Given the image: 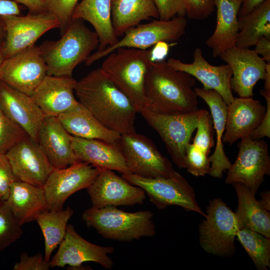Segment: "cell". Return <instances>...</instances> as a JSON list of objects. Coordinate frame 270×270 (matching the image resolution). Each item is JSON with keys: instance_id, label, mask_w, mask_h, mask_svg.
<instances>
[{"instance_id": "1", "label": "cell", "mask_w": 270, "mask_h": 270, "mask_svg": "<svg viewBox=\"0 0 270 270\" xmlns=\"http://www.w3.org/2000/svg\"><path fill=\"white\" fill-rule=\"evenodd\" d=\"M74 92L79 102L108 128L120 134L136 132L138 112L100 68L76 81Z\"/></svg>"}, {"instance_id": "2", "label": "cell", "mask_w": 270, "mask_h": 270, "mask_svg": "<svg viewBox=\"0 0 270 270\" xmlns=\"http://www.w3.org/2000/svg\"><path fill=\"white\" fill-rule=\"evenodd\" d=\"M196 80L170 67L164 60L152 62L147 70L144 92L147 108L158 114H180L198 111Z\"/></svg>"}, {"instance_id": "3", "label": "cell", "mask_w": 270, "mask_h": 270, "mask_svg": "<svg viewBox=\"0 0 270 270\" xmlns=\"http://www.w3.org/2000/svg\"><path fill=\"white\" fill-rule=\"evenodd\" d=\"M62 36L59 40L46 41L39 47L48 75L72 77L75 68L98 48V38L80 19L72 20Z\"/></svg>"}, {"instance_id": "4", "label": "cell", "mask_w": 270, "mask_h": 270, "mask_svg": "<svg viewBox=\"0 0 270 270\" xmlns=\"http://www.w3.org/2000/svg\"><path fill=\"white\" fill-rule=\"evenodd\" d=\"M100 68L126 95L138 113L147 108L146 74L152 62L151 50L122 48L109 54Z\"/></svg>"}, {"instance_id": "5", "label": "cell", "mask_w": 270, "mask_h": 270, "mask_svg": "<svg viewBox=\"0 0 270 270\" xmlns=\"http://www.w3.org/2000/svg\"><path fill=\"white\" fill-rule=\"evenodd\" d=\"M150 210L126 212L116 206L102 208L92 206L82 214L86 226L94 228L103 238L120 242H130L156 234Z\"/></svg>"}, {"instance_id": "6", "label": "cell", "mask_w": 270, "mask_h": 270, "mask_svg": "<svg viewBox=\"0 0 270 270\" xmlns=\"http://www.w3.org/2000/svg\"><path fill=\"white\" fill-rule=\"evenodd\" d=\"M204 219L199 225V240L206 252L222 257L232 256L234 240L240 229L234 212L220 198L210 200Z\"/></svg>"}, {"instance_id": "7", "label": "cell", "mask_w": 270, "mask_h": 270, "mask_svg": "<svg viewBox=\"0 0 270 270\" xmlns=\"http://www.w3.org/2000/svg\"><path fill=\"white\" fill-rule=\"evenodd\" d=\"M187 23L184 16H176L168 20L158 19L138 24L126 30L122 38L115 44L90 54L85 62L86 64L91 65L119 48L147 50L160 42L173 43L185 34Z\"/></svg>"}, {"instance_id": "8", "label": "cell", "mask_w": 270, "mask_h": 270, "mask_svg": "<svg viewBox=\"0 0 270 270\" xmlns=\"http://www.w3.org/2000/svg\"><path fill=\"white\" fill-rule=\"evenodd\" d=\"M122 176L132 184L141 188L150 202L159 210L178 206L204 217L206 216L198 204L192 187L178 172L169 178H147L132 173L122 174Z\"/></svg>"}, {"instance_id": "9", "label": "cell", "mask_w": 270, "mask_h": 270, "mask_svg": "<svg viewBox=\"0 0 270 270\" xmlns=\"http://www.w3.org/2000/svg\"><path fill=\"white\" fill-rule=\"evenodd\" d=\"M130 172L147 178H169L176 172L152 142L136 132L121 134L117 142Z\"/></svg>"}, {"instance_id": "10", "label": "cell", "mask_w": 270, "mask_h": 270, "mask_svg": "<svg viewBox=\"0 0 270 270\" xmlns=\"http://www.w3.org/2000/svg\"><path fill=\"white\" fill-rule=\"evenodd\" d=\"M197 112L169 115L156 113L146 108L140 113L158 134L179 168H185L186 148L196 128Z\"/></svg>"}, {"instance_id": "11", "label": "cell", "mask_w": 270, "mask_h": 270, "mask_svg": "<svg viewBox=\"0 0 270 270\" xmlns=\"http://www.w3.org/2000/svg\"><path fill=\"white\" fill-rule=\"evenodd\" d=\"M238 148L237 158L228 170L225 183L242 184L256 195L264 176L270 174L268 144L264 140L248 137L240 139Z\"/></svg>"}, {"instance_id": "12", "label": "cell", "mask_w": 270, "mask_h": 270, "mask_svg": "<svg viewBox=\"0 0 270 270\" xmlns=\"http://www.w3.org/2000/svg\"><path fill=\"white\" fill-rule=\"evenodd\" d=\"M6 30L2 55L4 59L35 44L48 31L60 26L56 18L48 12H29L26 16H1Z\"/></svg>"}, {"instance_id": "13", "label": "cell", "mask_w": 270, "mask_h": 270, "mask_svg": "<svg viewBox=\"0 0 270 270\" xmlns=\"http://www.w3.org/2000/svg\"><path fill=\"white\" fill-rule=\"evenodd\" d=\"M47 71L39 46L34 44L4 59L0 80L31 96L47 75Z\"/></svg>"}, {"instance_id": "14", "label": "cell", "mask_w": 270, "mask_h": 270, "mask_svg": "<svg viewBox=\"0 0 270 270\" xmlns=\"http://www.w3.org/2000/svg\"><path fill=\"white\" fill-rule=\"evenodd\" d=\"M100 169L78 162L62 168H54L42 186L48 210H58L72 194L87 188Z\"/></svg>"}, {"instance_id": "15", "label": "cell", "mask_w": 270, "mask_h": 270, "mask_svg": "<svg viewBox=\"0 0 270 270\" xmlns=\"http://www.w3.org/2000/svg\"><path fill=\"white\" fill-rule=\"evenodd\" d=\"M86 189L92 206L98 208L142 204L146 198L141 188L108 169H100Z\"/></svg>"}, {"instance_id": "16", "label": "cell", "mask_w": 270, "mask_h": 270, "mask_svg": "<svg viewBox=\"0 0 270 270\" xmlns=\"http://www.w3.org/2000/svg\"><path fill=\"white\" fill-rule=\"evenodd\" d=\"M114 250L113 246H101L88 241L76 232L73 225L68 224L58 250L48 263L50 268H64L66 265L79 268L84 262H92L109 270L114 266L109 255Z\"/></svg>"}, {"instance_id": "17", "label": "cell", "mask_w": 270, "mask_h": 270, "mask_svg": "<svg viewBox=\"0 0 270 270\" xmlns=\"http://www.w3.org/2000/svg\"><path fill=\"white\" fill-rule=\"evenodd\" d=\"M13 172L20 181L42 187L54 169L38 142L28 136L6 154Z\"/></svg>"}, {"instance_id": "18", "label": "cell", "mask_w": 270, "mask_h": 270, "mask_svg": "<svg viewBox=\"0 0 270 270\" xmlns=\"http://www.w3.org/2000/svg\"><path fill=\"white\" fill-rule=\"evenodd\" d=\"M230 67V88L240 97H252L254 86L266 75V62L254 50L236 46L220 56Z\"/></svg>"}, {"instance_id": "19", "label": "cell", "mask_w": 270, "mask_h": 270, "mask_svg": "<svg viewBox=\"0 0 270 270\" xmlns=\"http://www.w3.org/2000/svg\"><path fill=\"white\" fill-rule=\"evenodd\" d=\"M193 58V62L190 64L173 58H169L166 62L174 69L186 72L198 80L204 88L217 92L228 105L234 98L230 88L232 72L230 66L210 64L204 57L200 48H195Z\"/></svg>"}, {"instance_id": "20", "label": "cell", "mask_w": 270, "mask_h": 270, "mask_svg": "<svg viewBox=\"0 0 270 270\" xmlns=\"http://www.w3.org/2000/svg\"><path fill=\"white\" fill-rule=\"evenodd\" d=\"M0 106L10 120L38 142L45 116L31 96L0 80Z\"/></svg>"}, {"instance_id": "21", "label": "cell", "mask_w": 270, "mask_h": 270, "mask_svg": "<svg viewBox=\"0 0 270 270\" xmlns=\"http://www.w3.org/2000/svg\"><path fill=\"white\" fill-rule=\"evenodd\" d=\"M72 77L46 75L31 96L45 117H56L79 104L74 96Z\"/></svg>"}, {"instance_id": "22", "label": "cell", "mask_w": 270, "mask_h": 270, "mask_svg": "<svg viewBox=\"0 0 270 270\" xmlns=\"http://www.w3.org/2000/svg\"><path fill=\"white\" fill-rule=\"evenodd\" d=\"M266 112V107L252 97L234 98L227 106L223 143L232 144L249 137L260 124Z\"/></svg>"}, {"instance_id": "23", "label": "cell", "mask_w": 270, "mask_h": 270, "mask_svg": "<svg viewBox=\"0 0 270 270\" xmlns=\"http://www.w3.org/2000/svg\"><path fill=\"white\" fill-rule=\"evenodd\" d=\"M72 136L56 117H45L38 142L54 168H62L80 162L72 144Z\"/></svg>"}, {"instance_id": "24", "label": "cell", "mask_w": 270, "mask_h": 270, "mask_svg": "<svg viewBox=\"0 0 270 270\" xmlns=\"http://www.w3.org/2000/svg\"><path fill=\"white\" fill-rule=\"evenodd\" d=\"M72 144L80 162L100 169L116 170L122 174L131 173L117 143L72 136Z\"/></svg>"}, {"instance_id": "25", "label": "cell", "mask_w": 270, "mask_h": 270, "mask_svg": "<svg viewBox=\"0 0 270 270\" xmlns=\"http://www.w3.org/2000/svg\"><path fill=\"white\" fill-rule=\"evenodd\" d=\"M194 90L197 96L202 98L209 106L216 132V148L212 155L208 157L211 166L208 174L215 178H222L223 172L228 170L232 164L225 154L222 144L228 105L222 96L214 90L197 87H194Z\"/></svg>"}, {"instance_id": "26", "label": "cell", "mask_w": 270, "mask_h": 270, "mask_svg": "<svg viewBox=\"0 0 270 270\" xmlns=\"http://www.w3.org/2000/svg\"><path fill=\"white\" fill-rule=\"evenodd\" d=\"M243 0H214L216 22L213 34L206 40V46L216 58L236 46L238 34V14Z\"/></svg>"}, {"instance_id": "27", "label": "cell", "mask_w": 270, "mask_h": 270, "mask_svg": "<svg viewBox=\"0 0 270 270\" xmlns=\"http://www.w3.org/2000/svg\"><path fill=\"white\" fill-rule=\"evenodd\" d=\"M6 202L21 226L48 210L43 188L19 180L12 184Z\"/></svg>"}, {"instance_id": "28", "label": "cell", "mask_w": 270, "mask_h": 270, "mask_svg": "<svg viewBox=\"0 0 270 270\" xmlns=\"http://www.w3.org/2000/svg\"><path fill=\"white\" fill-rule=\"evenodd\" d=\"M111 2L112 0H82L72 13V20H86L94 27L99 40L98 52L112 46L119 40L112 26Z\"/></svg>"}, {"instance_id": "29", "label": "cell", "mask_w": 270, "mask_h": 270, "mask_svg": "<svg viewBox=\"0 0 270 270\" xmlns=\"http://www.w3.org/2000/svg\"><path fill=\"white\" fill-rule=\"evenodd\" d=\"M57 118L66 130L74 136L116 144L120 136V133L102 124L80 102Z\"/></svg>"}, {"instance_id": "30", "label": "cell", "mask_w": 270, "mask_h": 270, "mask_svg": "<svg viewBox=\"0 0 270 270\" xmlns=\"http://www.w3.org/2000/svg\"><path fill=\"white\" fill-rule=\"evenodd\" d=\"M238 206L234 212L240 228L249 229L270 238V213L260 204L249 188L240 183L232 184Z\"/></svg>"}, {"instance_id": "31", "label": "cell", "mask_w": 270, "mask_h": 270, "mask_svg": "<svg viewBox=\"0 0 270 270\" xmlns=\"http://www.w3.org/2000/svg\"><path fill=\"white\" fill-rule=\"evenodd\" d=\"M111 14L113 28L118 37L144 20L150 18L159 19L153 0H112Z\"/></svg>"}, {"instance_id": "32", "label": "cell", "mask_w": 270, "mask_h": 270, "mask_svg": "<svg viewBox=\"0 0 270 270\" xmlns=\"http://www.w3.org/2000/svg\"><path fill=\"white\" fill-rule=\"evenodd\" d=\"M236 46L250 48L262 36L270 38V0H264L248 14L238 17Z\"/></svg>"}, {"instance_id": "33", "label": "cell", "mask_w": 270, "mask_h": 270, "mask_svg": "<svg viewBox=\"0 0 270 270\" xmlns=\"http://www.w3.org/2000/svg\"><path fill=\"white\" fill-rule=\"evenodd\" d=\"M74 212L70 206L58 210H45L36 219L44 240V260L49 262L53 251L63 240L68 222Z\"/></svg>"}, {"instance_id": "34", "label": "cell", "mask_w": 270, "mask_h": 270, "mask_svg": "<svg viewBox=\"0 0 270 270\" xmlns=\"http://www.w3.org/2000/svg\"><path fill=\"white\" fill-rule=\"evenodd\" d=\"M258 270L270 267V238L254 230L241 228L236 236Z\"/></svg>"}, {"instance_id": "35", "label": "cell", "mask_w": 270, "mask_h": 270, "mask_svg": "<svg viewBox=\"0 0 270 270\" xmlns=\"http://www.w3.org/2000/svg\"><path fill=\"white\" fill-rule=\"evenodd\" d=\"M6 202L0 205V252L18 240L23 230Z\"/></svg>"}, {"instance_id": "36", "label": "cell", "mask_w": 270, "mask_h": 270, "mask_svg": "<svg viewBox=\"0 0 270 270\" xmlns=\"http://www.w3.org/2000/svg\"><path fill=\"white\" fill-rule=\"evenodd\" d=\"M197 118L196 132L192 144L208 154L214 144L212 116L206 110H198Z\"/></svg>"}, {"instance_id": "37", "label": "cell", "mask_w": 270, "mask_h": 270, "mask_svg": "<svg viewBox=\"0 0 270 270\" xmlns=\"http://www.w3.org/2000/svg\"><path fill=\"white\" fill-rule=\"evenodd\" d=\"M27 136L0 106V153L5 154L16 144Z\"/></svg>"}, {"instance_id": "38", "label": "cell", "mask_w": 270, "mask_h": 270, "mask_svg": "<svg viewBox=\"0 0 270 270\" xmlns=\"http://www.w3.org/2000/svg\"><path fill=\"white\" fill-rule=\"evenodd\" d=\"M208 155L193 144L189 143L186 148L185 168L196 176H203L208 174L210 162Z\"/></svg>"}, {"instance_id": "39", "label": "cell", "mask_w": 270, "mask_h": 270, "mask_svg": "<svg viewBox=\"0 0 270 270\" xmlns=\"http://www.w3.org/2000/svg\"><path fill=\"white\" fill-rule=\"evenodd\" d=\"M79 0H46V10L58 20L62 35L72 21L73 12Z\"/></svg>"}, {"instance_id": "40", "label": "cell", "mask_w": 270, "mask_h": 270, "mask_svg": "<svg viewBox=\"0 0 270 270\" xmlns=\"http://www.w3.org/2000/svg\"><path fill=\"white\" fill-rule=\"evenodd\" d=\"M188 18L203 20L208 18L215 8L214 0H183Z\"/></svg>"}, {"instance_id": "41", "label": "cell", "mask_w": 270, "mask_h": 270, "mask_svg": "<svg viewBox=\"0 0 270 270\" xmlns=\"http://www.w3.org/2000/svg\"><path fill=\"white\" fill-rule=\"evenodd\" d=\"M159 14V19L168 20L173 18L186 15L183 0H153Z\"/></svg>"}, {"instance_id": "42", "label": "cell", "mask_w": 270, "mask_h": 270, "mask_svg": "<svg viewBox=\"0 0 270 270\" xmlns=\"http://www.w3.org/2000/svg\"><path fill=\"white\" fill-rule=\"evenodd\" d=\"M18 180L14 174L5 154L0 153V200L6 202L8 196L10 186Z\"/></svg>"}, {"instance_id": "43", "label": "cell", "mask_w": 270, "mask_h": 270, "mask_svg": "<svg viewBox=\"0 0 270 270\" xmlns=\"http://www.w3.org/2000/svg\"><path fill=\"white\" fill-rule=\"evenodd\" d=\"M50 268L48 262L40 252L29 256L24 252L20 254V261L13 267L14 270H48Z\"/></svg>"}, {"instance_id": "44", "label": "cell", "mask_w": 270, "mask_h": 270, "mask_svg": "<svg viewBox=\"0 0 270 270\" xmlns=\"http://www.w3.org/2000/svg\"><path fill=\"white\" fill-rule=\"evenodd\" d=\"M260 92L266 99V107L265 116L260 124L249 136L255 140L262 139L264 137H270V93L262 91Z\"/></svg>"}, {"instance_id": "45", "label": "cell", "mask_w": 270, "mask_h": 270, "mask_svg": "<svg viewBox=\"0 0 270 270\" xmlns=\"http://www.w3.org/2000/svg\"><path fill=\"white\" fill-rule=\"evenodd\" d=\"M254 50L266 62H270V38L262 36L255 44Z\"/></svg>"}, {"instance_id": "46", "label": "cell", "mask_w": 270, "mask_h": 270, "mask_svg": "<svg viewBox=\"0 0 270 270\" xmlns=\"http://www.w3.org/2000/svg\"><path fill=\"white\" fill-rule=\"evenodd\" d=\"M20 8L12 0H0V16L7 15H20Z\"/></svg>"}, {"instance_id": "47", "label": "cell", "mask_w": 270, "mask_h": 270, "mask_svg": "<svg viewBox=\"0 0 270 270\" xmlns=\"http://www.w3.org/2000/svg\"><path fill=\"white\" fill-rule=\"evenodd\" d=\"M169 50V45L165 42H160L153 46L151 49L152 62L160 61L167 56Z\"/></svg>"}, {"instance_id": "48", "label": "cell", "mask_w": 270, "mask_h": 270, "mask_svg": "<svg viewBox=\"0 0 270 270\" xmlns=\"http://www.w3.org/2000/svg\"><path fill=\"white\" fill-rule=\"evenodd\" d=\"M26 6L31 13H39L46 10V0H12Z\"/></svg>"}, {"instance_id": "49", "label": "cell", "mask_w": 270, "mask_h": 270, "mask_svg": "<svg viewBox=\"0 0 270 270\" xmlns=\"http://www.w3.org/2000/svg\"><path fill=\"white\" fill-rule=\"evenodd\" d=\"M264 0H243L240 9L238 17L243 16L250 12Z\"/></svg>"}, {"instance_id": "50", "label": "cell", "mask_w": 270, "mask_h": 270, "mask_svg": "<svg viewBox=\"0 0 270 270\" xmlns=\"http://www.w3.org/2000/svg\"><path fill=\"white\" fill-rule=\"evenodd\" d=\"M261 198L258 200L260 204L265 210H270V192L269 190L260 193Z\"/></svg>"}, {"instance_id": "51", "label": "cell", "mask_w": 270, "mask_h": 270, "mask_svg": "<svg viewBox=\"0 0 270 270\" xmlns=\"http://www.w3.org/2000/svg\"><path fill=\"white\" fill-rule=\"evenodd\" d=\"M6 38V30L5 25L1 16H0V55L2 54V50Z\"/></svg>"}, {"instance_id": "52", "label": "cell", "mask_w": 270, "mask_h": 270, "mask_svg": "<svg viewBox=\"0 0 270 270\" xmlns=\"http://www.w3.org/2000/svg\"><path fill=\"white\" fill-rule=\"evenodd\" d=\"M4 60V58L2 57V55L0 54V69L2 67V65Z\"/></svg>"}, {"instance_id": "53", "label": "cell", "mask_w": 270, "mask_h": 270, "mask_svg": "<svg viewBox=\"0 0 270 270\" xmlns=\"http://www.w3.org/2000/svg\"><path fill=\"white\" fill-rule=\"evenodd\" d=\"M2 202L0 200V205L2 204V202Z\"/></svg>"}]
</instances>
